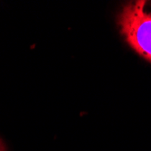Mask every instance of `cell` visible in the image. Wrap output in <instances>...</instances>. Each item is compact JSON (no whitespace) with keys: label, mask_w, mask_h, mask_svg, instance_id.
Instances as JSON below:
<instances>
[{"label":"cell","mask_w":151,"mask_h":151,"mask_svg":"<svg viewBox=\"0 0 151 151\" xmlns=\"http://www.w3.org/2000/svg\"><path fill=\"white\" fill-rule=\"evenodd\" d=\"M118 26L126 43L151 63V0H135L122 6Z\"/></svg>","instance_id":"cell-1"},{"label":"cell","mask_w":151,"mask_h":151,"mask_svg":"<svg viewBox=\"0 0 151 151\" xmlns=\"http://www.w3.org/2000/svg\"><path fill=\"white\" fill-rule=\"evenodd\" d=\"M0 151H7L6 147L4 141L1 139H0Z\"/></svg>","instance_id":"cell-2"}]
</instances>
